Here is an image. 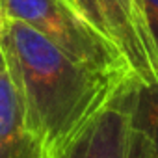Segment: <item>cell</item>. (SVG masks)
I'll use <instances>...</instances> for the list:
<instances>
[{"label": "cell", "instance_id": "6da1fadb", "mask_svg": "<svg viewBox=\"0 0 158 158\" xmlns=\"http://www.w3.org/2000/svg\"><path fill=\"white\" fill-rule=\"evenodd\" d=\"M6 69L48 158H56L136 76H112L76 63L26 23L8 17L0 37Z\"/></svg>", "mask_w": 158, "mask_h": 158}, {"label": "cell", "instance_id": "7a4b0ae2", "mask_svg": "<svg viewBox=\"0 0 158 158\" xmlns=\"http://www.w3.org/2000/svg\"><path fill=\"white\" fill-rule=\"evenodd\" d=\"M0 8L8 17L39 32L76 63L112 76H134L121 52L63 0H2Z\"/></svg>", "mask_w": 158, "mask_h": 158}, {"label": "cell", "instance_id": "3957f363", "mask_svg": "<svg viewBox=\"0 0 158 158\" xmlns=\"http://www.w3.org/2000/svg\"><path fill=\"white\" fill-rule=\"evenodd\" d=\"M97 34L108 39L141 82L158 80V50L147 39L119 0H63Z\"/></svg>", "mask_w": 158, "mask_h": 158}, {"label": "cell", "instance_id": "277c9868", "mask_svg": "<svg viewBox=\"0 0 158 158\" xmlns=\"http://www.w3.org/2000/svg\"><path fill=\"white\" fill-rule=\"evenodd\" d=\"M134 80H128L56 158H130V95Z\"/></svg>", "mask_w": 158, "mask_h": 158}, {"label": "cell", "instance_id": "5b68a950", "mask_svg": "<svg viewBox=\"0 0 158 158\" xmlns=\"http://www.w3.org/2000/svg\"><path fill=\"white\" fill-rule=\"evenodd\" d=\"M0 158H48L8 69L0 73Z\"/></svg>", "mask_w": 158, "mask_h": 158}, {"label": "cell", "instance_id": "8992f818", "mask_svg": "<svg viewBox=\"0 0 158 158\" xmlns=\"http://www.w3.org/2000/svg\"><path fill=\"white\" fill-rule=\"evenodd\" d=\"M132 156L158 158V80L132 82L130 95Z\"/></svg>", "mask_w": 158, "mask_h": 158}, {"label": "cell", "instance_id": "52a82bcc", "mask_svg": "<svg viewBox=\"0 0 158 158\" xmlns=\"http://www.w3.org/2000/svg\"><path fill=\"white\" fill-rule=\"evenodd\" d=\"M121 6L127 10V13L130 15V19L134 21V24L138 26V30L152 41V35H151V30L147 26V21H145V15H143V6H141V0H119ZM154 43V41H152ZM156 47V45H154Z\"/></svg>", "mask_w": 158, "mask_h": 158}, {"label": "cell", "instance_id": "ba28073f", "mask_svg": "<svg viewBox=\"0 0 158 158\" xmlns=\"http://www.w3.org/2000/svg\"><path fill=\"white\" fill-rule=\"evenodd\" d=\"M141 6H143V15H145L147 26L151 30L152 41L158 50V0H141Z\"/></svg>", "mask_w": 158, "mask_h": 158}, {"label": "cell", "instance_id": "9c48e42d", "mask_svg": "<svg viewBox=\"0 0 158 158\" xmlns=\"http://www.w3.org/2000/svg\"><path fill=\"white\" fill-rule=\"evenodd\" d=\"M6 19H8V15L4 13V10H2V8H0V37H2L4 26H6Z\"/></svg>", "mask_w": 158, "mask_h": 158}, {"label": "cell", "instance_id": "30bf717a", "mask_svg": "<svg viewBox=\"0 0 158 158\" xmlns=\"http://www.w3.org/2000/svg\"><path fill=\"white\" fill-rule=\"evenodd\" d=\"M6 69V58H4V54H2V50H0V73H2Z\"/></svg>", "mask_w": 158, "mask_h": 158}, {"label": "cell", "instance_id": "8fae6325", "mask_svg": "<svg viewBox=\"0 0 158 158\" xmlns=\"http://www.w3.org/2000/svg\"><path fill=\"white\" fill-rule=\"evenodd\" d=\"M0 2H2V0H0Z\"/></svg>", "mask_w": 158, "mask_h": 158}]
</instances>
